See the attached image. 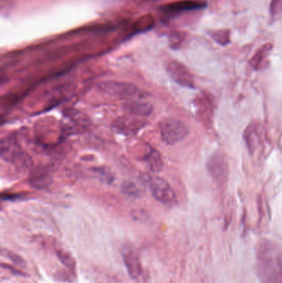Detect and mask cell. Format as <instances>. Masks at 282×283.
I'll use <instances>...</instances> for the list:
<instances>
[{
    "label": "cell",
    "instance_id": "4fadbf2b",
    "mask_svg": "<svg viewBox=\"0 0 282 283\" xmlns=\"http://www.w3.org/2000/svg\"><path fill=\"white\" fill-rule=\"evenodd\" d=\"M145 121L137 119L136 116L124 117L114 122V129L119 133L129 134L134 133L144 126Z\"/></svg>",
    "mask_w": 282,
    "mask_h": 283
},
{
    "label": "cell",
    "instance_id": "277c9868",
    "mask_svg": "<svg viewBox=\"0 0 282 283\" xmlns=\"http://www.w3.org/2000/svg\"><path fill=\"white\" fill-rule=\"evenodd\" d=\"M144 182L151 190L156 200L164 205H172L177 201V196L171 185L162 177L156 175H147L144 177Z\"/></svg>",
    "mask_w": 282,
    "mask_h": 283
},
{
    "label": "cell",
    "instance_id": "ffe728a7",
    "mask_svg": "<svg viewBox=\"0 0 282 283\" xmlns=\"http://www.w3.org/2000/svg\"><path fill=\"white\" fill-rule=\"evenodd\" d=\"M122 190L124 191V194H126L131 197H135L140 195V190L134 182H125L122 187Z\"/></svg>",
    "mask_w": 282,
    "mask_h": 283
},
{
    "label": "cell",
    "instance_id": "603a6c76",
    "mask_svg": "<svg viewBox=\"0 0 282 283\" xmlns=\"http://www.w3.org/2000/svg\"><path fill=\"white\" fill-rule=\"evenodd\" d=\"M282 12V0H272L270 6V13L271 15H278Z\"/></svg>",
    "mask_w": 282,
    "mask_h": 283
},
{
    "label": "cell",
    "instance_id": "7c38bea8",
    "mask_svg": "<svg viewBox=\"0 0 282 283\" xmlns=\"http://www.w3.org/2000/svg\"><path fill=\"white\" fill-rule=\"evenodd\" d=\"M141 99H131L127 101L124 105V110L133 116H150L153 111L152 104L148 102L142 101Z\"/></svg>",
    "mask_w": 282,
    "mask_h": 283
},
{
    "label": "cell",
    "instance_id": "d6986e66",
    "mask_svg": "<svg viewBox=\"0 0 282 283\" xmlns=\"http://www.w3.org/2000/svg\"><path fill=\"white\" fill-rule=\"evenodd\" d=\"M56 254L58 256L60 261L63 263L64 265L66 266V268H74L75 260H74L73 257L68 252H66L62 248H60V249H57V251H56Z\"/></svg>",
    "mask_w": 282,
    "mask_h": 283
},
{
    "label": "cell",
    "instance_id": "ba28073f",
    "mask_svg": "<svg viewBox=\"0 0 282 283\" xmlns=\"http://www.w3.org/2000/svg\"><path fill=\"white\" fill-rule=\"evenodd\" d=\"M206 6L205 3L195 0H178L174 2L165 3L161 5V10L165 13H183V12H189V11L198 10L201 9Z\"/></svg>",
    "mask_w": 282,
    "mask_h": 283
},
{
    "label": "cell",
    "instance_id": "e0dca14e",
    "mask_svg": "<svg viewBox=\"0 0 282 283\" xmlns=\"http://www.w3.org/2000/svg\"><path fill=\"white\" fill-rule=\"evenodd\" d=\"M146 163L151 172L155 173L161 172L163 167V160L161 153L157 150L151 148L148 154L146 155Z\"/></svg>",
    "mask_w": 282,
    "mask_h": 283
},
{
    "label": "cell",
    "instance_id": "6da1fadb",
    "mask_svg": "<svg viewBox=\"0 0 282 283\" xmlns=\"http://www.w3.org/2000/svg\"><path fill=\"white\" fill-rule=\"evenodd\" d=\"M256 270L261 283H282V250L272 241H261L256 251Z\"/></svg>",
    "mask_w": 282,
    "mask_h": 283
},
{
    "label": "cell",
    "instance_id": "5bb4252c",
    "mask_svg": "<svg viewBox=\"0 0 282 283\" xmlns=\"http://www.w3.org/2000/svg\"><path fill=\"white\" fill-rule=\"evenodd\" d=\"M243 138L247 144V149L250 153L252 154L262 142L261 133H260L258 125L252 124H250L249 126H247L243 134Z\"/></svg>",
    "mask_w": 282,
    "mask_h": 283
},
{
    "label": "cell",
    "instance_id": "ac0fdd59",
    "mask_svg": "<svg viewBox=\"0 0 282 283\" xmlns=\"http://www.w3.org/2000/svg\"><path fill=\"white\" fill-rule=\"evenodd\" d=\"M211 38L218 44L221 46H226L230 43V33L227 29H219L209 33Z\"/></svg>",
    "mask_w": 282,
    "mask_h": 283
},
{
    "label": "cell",
    "instance_id": "30bf717a",
    "mask_svg": "<svg viewBox=\"0 0 282 283\" xmlns=\"http://www.w3.org/2000/svg\"><path fill=\"white\" fill-rule=\"evenodd\" d=\"M124 264L129 276L134 279L139 278L141 274V265L139 253L134 248H124L123 250Z\"/></svg>",
    "mask_w": 282,
    "mask_h": 283
},
{
    "label": "cell",
    "instance_id": "5b68a950",
    "mask_svg": "<svg viewBox=\"0 0 282 283\" xmlns=\"http://www.w3.org/2000/svg\"><path fill=\"white\" fill-rule=\"evenodd\" d=\"M1 157L6 162L20 167L30 164L28 156L21 149L18 142L13 137H8L1 142Z\"/></svg>",
    "mask_w": 282,
    "mask_h": 283
},
{
    "label": "cell",
    "instance_id": "8fae6325",
    "mask_svg": "<svg viewBox=\"0 0 282 283\" xmlns=\"http://www.w3.org/2000/svg\"><path fill=\"white\" fill-rule=\"evenodd\" d=\"M197 108L199 116L201 117L202 121L206 125L212 123L213 114H214V102L211 95L208 93H203L197 99Z\"/></svg>",
    "mask_w": 282,
    "mask_h": 283
},
{
    "label": "cell",
    "instance_id": "44dd1931",
    "mask_svg": "<svg viewBox=\"0 0 282 283\" xmlns=\"http://www.w3.org/2000/svg\"><path fill=\"white\" fill-rule=\"evenodd\" d=\"M184 33H181V32H173L171 34V37H170L171 45L175 48L179 47L180 46L182 45V43L184 42Z\"/></svg>",
    "mask_w": 282,
    "mask_h": 283
},
{
    "label": "cell",
    "instance_id": "9c48e42d",
    "mask_svg": "<svg viewBox=\"0 0 282 283\" xmlns=\"http://www.w3.org/2000/svg\"><path fill=\"white\" fill-rule=\"evenodd\" d=\"M53 180L52 171L44 166H38L32 169L29 176V183L36 189H45Z\"/></svg>",
    "mask_w": 282,
    "mask_h": 283
},
{
    "label": "cell",
    "instance_id": "8992f818",
    "mask_svg": "<svg viewBox=\"0 0 282 283\" xmlns=\"http://www.w3.org/2000/svg\"><path fill=\"white\" fill-rule=\"evenodd\" d=\"M207 170L212 179L219 186H223L228 182L229 162L221 152H214L209 157Z\"/></svg>",
    "mask_w": 282,
    "mask_h": 283
},
{
    "label": "cell",
    "instance_id": "3957f363",
    "mask_svg": "<svg viewBox=\"0 0 282 283\" xmlns=\"http://www.w3.org/2000/svg\"><path fill=\"white\" fill-rule=\"evenodd\" d=\"M159 131L161 140L168 145L178 143L189 134V128L184 122L172 117L161 119L159 124Z\"/></svg>",
    "mask_w": 282,
    "mask_h": 283
},
{
    "label": "cell",
    "instance_id": "52a82bcc",
    "mask_svg": "<svg viewBox=\"0 0 282 283\" xmlns=\"http://www.w3.org/2000/svg\"><path fill=\"white\" fill-rule=\"evenodd\" d=\"M166 71L171 78L179 84L180 86L186 88H194V76L184 64L178 61H170L166 67Z\"/></svg>",
    "mask_w": 282,
    "mask_h": 283
},
{
    "label": "cell",
    "instance_id": "7a4b0ae2",
    "mask_svg": "<svg viewBox=\"0 0 282 283\" xmlns=\"http://www.w3.org/2000/svg\"><path fill=\"white\" fill-rule=\"evenodd\" d=\"M98 91L102 93L117 97L123 99H141L146 95V92L141 91V89L134 84L121 81H103L98 84Z\"/></svg>",
    "mask_w": 282,
    "mask_h": 283
},
{
    "label": "cell",
    "instance_id": "2e32d148",
    "mask_svg": "<svg viewBox=\"0 0 282 283\" xmlns=\"http://www.w3.org/2000/svg\"><path fill=\"white\" fill-rule=\"evenodd\" d=\"M155 19L151 14H145L134 22L132 26V33H144L153 28Z\"/></svg>",
    "mask_w": 282,
    "mask_h": 283
},
{
    "label": "cell",
    "instance_id": "7402d4cb",
    "mask_svg": "<svg viewBox=\"0 0 282 283\" xmlns=\"http://www.w3.org/2000/svg\"><path fill=\"white\" fill-rule=\"evenodd\" d=\"M3 253H4L6 257H8L16 265L20 266L22 268L25 267V262H24L23 258H21L20 256L18 255L17 253L9 252L8 250H3Z\"/></svg>",
    "mask_w": 282,
    "mask_h": 283
},
{
    "label": "cell",
    "instance_id": "9a60e30c",
    "mask_svg": "<svg viewBox=\"0 0 282 283\" xmlns=\"http://www.w3.org/2000/svg\"><path fill=\"white\" fill-rule=\"evenodd\" d=\"M272 50V45L270 43H267L261 47L250 60V66H252L254 70H259L262 67V64L264 63V61H266V59L269 56Z\"/></svg>",
    "mask_w": 282,
    "mask_h": 283
},
{
    "label": "cell",
    "instance_id": "cb8c5ba5",
    "mask_svg": "<svg viewBox=\"0 0 282 283\" xmlns=\"http://www.w3.org/2000/svg\"><path fill=\"white\" fill-rule=\"evenodd\" d=\"M2 267H3V268H6V269L8 268V269L11 270V272H12V273H18V274H21V273L20 272H19V271L17 270V269H15V268H13V267H11V266L6 265L5 263H3V264H2Z\"/></svg>",
    "mask_w": 282,
    "mask_h": 283
}]
</instances>
